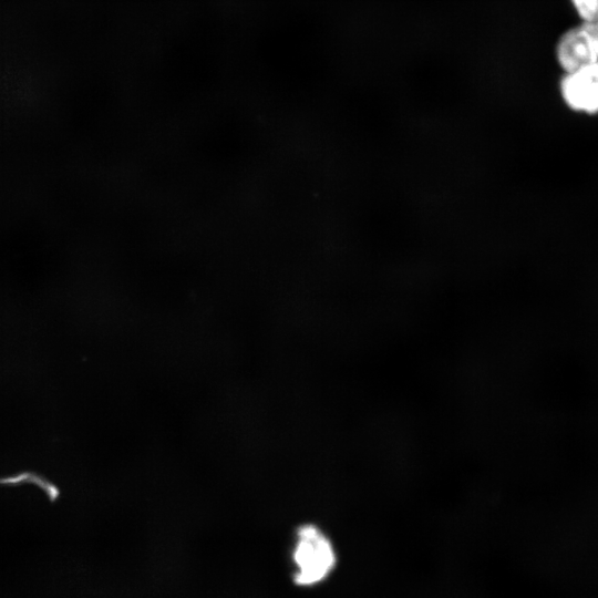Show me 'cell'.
Masks as SVG:
<instances>
[{
	"label": "cell",
	"instance_id": "obj_3",
	"mask_svg": "<svg viewBox=\"0 0 598 598\" xmlns=\"http://www.w3.org/2000/svg\"><path fill=\"white\" fill-rule=\"evenodd\" d=\"M556 52L566 73L598 62L592 40L584 24L565 32L557 43Z\"/></svg>",
	"mask_w": 598,
	"mask_h": 598
},
{
	"label": "cell",
	"instance_id": "obj_5",
	"mask_svg": "<svg viewBox=\"0 0 598 598\" xmlns=\"http://www.w3.org/2000/svg\"><path fill=\"white\" fill-rule=\"evenodd\" d=\"M582 24L585 25L586 30L590 34L594 49L598 59V21H592V22L585 21Z\"/></svg>",
	"mask_w": 598,
	"mask_h": 598
},
{
	"label": "cell",
	"instance_id": "obj_4",
	"mask_svg": "<svg viewBox=\"0 0 598 598\" xmlns=\"http://www.w3.org/2000/svg\"><path fill=\"white\" fill-rule=\"evenodd\" d=\"M578 14L586 21H598V0H571Z\"/></svg>",
	"mask_w": 598,
	"mask_h": 598
},
{
	"label": "cell",
	"instance_id": "obj_1",
	"mask_svg": "<svg viewBox=\"0 0 598 598\" xmlns=\"http://www.w3.org/2000/svg\"><path fill=\"white\" fill-rule=\"evenodd\" d=\"M292 560L296 566L295 584L312 587L331 576L338 555L331 538L319 526L305 524L297 530Z\"/></svg>",
	"mask_w": 598,
	"mask_h": 598
},
{
	"label": "cell",
	"instance_id": "obj_2",
	"mask_svg": "<svg viewBox=\"0 0 598 598\" xmlns=\"http://www.w3.org/2000/svg\"><path fill=\"white\" fill-rule=\"evenodd\" d=\"M564 102L573 111L598 113V62L566 73L560 83Z\"/></svg>",
	"mask_w": 598,
	"mask_h": 598
}]
</instances>
